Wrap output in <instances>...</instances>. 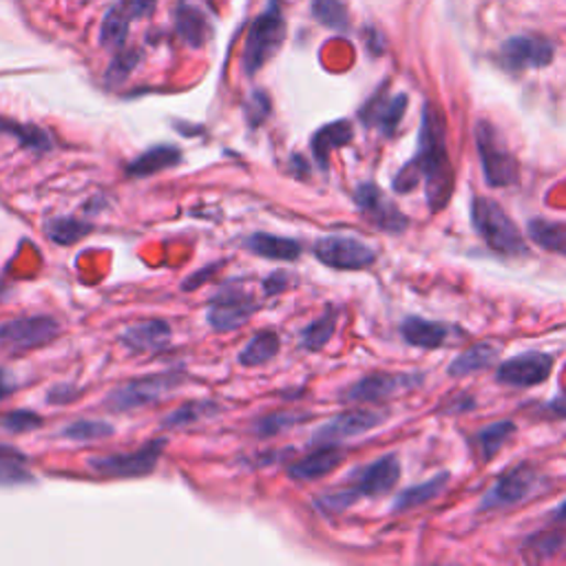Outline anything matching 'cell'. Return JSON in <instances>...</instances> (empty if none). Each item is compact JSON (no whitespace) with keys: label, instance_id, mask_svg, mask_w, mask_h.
Masks as SVG:
<instances>
[{"label":"cell","instance_id":"d4e9b609","mask_svg":"<svg viewBox=\"0 0 566 566\" xmlns=\"http://www.w3.org/2000/svg\"><path fill=\"white\" fill-rule=\"evenodd\" d=\"M401 334L410 345L425 347V349L441 347L447 341V328L443 323L419 319V317L406 319L401 325Z\"/></svg>","mask_w":566,"mask_h":566},{"label":"cell","instance_id":"d6a6232c","mask_svg":"<svg viewBox=\"0 0 566 566\" xmlns=\"http://www.w3.org/2000/svg\"><path fill=\"white\" fill-rule=\"evenodd\" d=\"M529 235L544 251L566 255V224L535 220L529 224Z\"/></svg>","mask_w":566,"mask_h":566},{"label":"cell","instance_id":"d6986e66","mask_svg":"<svg viewBox=\"0 0 566 566\" xmlns=\"http://www.w3.org/2000/svg\"><path fill=\"white\" fill-rule=\"evenodd\" d=\"M343 458H345V454L341 450H336V445H321L310 456L292 463L288 467V476L299 482L319 480V478L332 474L343 463Z\"/></svg>","mask_w":566,"mask_h":566},{"label":"cell","instance_id":"bcb514c9","mask_svg":"<svg viewBox=\"0 0 566 566\" xmlns=\"http://www.w3.org/2000/svg\"><path fill=\"white\" fill-rule=\"evenodd\" d=\"M218 266H220V264L211 266L207 273H204V270H202V273H198L193 279H186V281H184V290H196V288H198V281H202V279H209V277H211V275L218 270Z\"/></svg>","mask_w":566,"mask_h":566},{"label":"cell","instance_id":"30bf717a","mask_svg":"<svg viewBox=\"0 0 566 566\" xmlns=\"http://www.w3.org/2000/svg\"><path fill=\"white\" fill-rule=\"evenodd\" d=\"M354 202H356L360 215H365L376 229L384 233L399 235L410 224L408 218L397 209V204L390 202L376 184H360L354 193Z\"/></svg>","mask_w":566,"mask_h":566},{"label":"cell","instance_id":"52a82bcc","mask_svg":"<svg viewBox=\"0 0 566 566\" xmlns=\"http://www.w3.org/2000/svg\"><path fill=\"white\" fill-rule=\"evenodd\" d=\"M60 334V323L54 317H19L0 323V347L10 352H30Z\"/></svg>","mask_w":566,"mask_h":566},{"label":"cell","instance_id":"5b68a950","mask_svg":"<svg viewBox=\"0 0 566 566\" xmlns=\"http://www.w3.org/2000/svg\"><path fill=\"white\" fill-rule=\"evenodd\" d=\"M184 374L179 371H162V374H148L142 379H133L115 390H111L104 399V406L111 412H129V410H140L146 406H153L162 401L164 397L173 395L181 384Z\"/></svg>","mask_w":566,"mask_h":566},{"label":"cell","instance_id":"ab89813d","mask_svg":"<svg viewBox=\"0 0 566 566\" xmlns=\"http://www.w3.org/2000/svg\"><path fill=\"white\" fill-rule=\"evenodd\" d=\"M140 63V52H118L109 71H107V80L113 85V82H122L131 76V71L137 67Z\"/></svg>","mask_w":566,"mask_h":566},{"label":"cell","instance_id":"603a6c76","mask_svg":"<svg viewBox=\"0 0 566 566\" xmlns=\"http://www.w3.org/2000/svg\"><path fill=\"white\" fill-rule=\"evenodd\" d=\"M131 10L129 5L124 3V0H120V3H115L109 14L104 16L102 21V27H100V45L104 49H111V52H120L126 43V36H129V23H131Z\"/></svg>","mask_w":566,"mask_h":566},{"label":"cell","instance_id":"ffe728a7","mask_svg":"<svg viewBox=\"0 0 566 566\" xmlns=\"http://www.w3.org/2000/svg\"><path fill=\"white\" fill-rule=\"evenodd\" d=\"M352 137H354V129L347 120H336V122H330V124L321 126L310 140L314 162L325 170L328 162H330V155L336 148L347 146L352 142Z\"/></svg>","mask_w":566,"mask_h":566},{"label":"cell","instance_id":"277c9868","mask_svg":"<svg viewBox=\"0 0 566 566\" xmlns=\"http://www.w3.org/2000/svg\"><path fill=\"white\" fill-rule=\"evenodd\" d=\"M476 148L480 155L485 181L491 188H504L518 181L520 177L518 159L507 148L500 131L489 120L476 122Z\"/></svg>","mask_w":566,"mask_h":566},{"label":"cell","instance_id":"c3c4849f","mask_svg":"<svg viewBox=\"0 0 566 566\" xmlns=\"http://www.w3.org/2000/svg\"><path fill=\"white\" fill-rule=\"evenodd\" d=\"M555 518H557V520H566V502L557 509V515H555Z\"/></svg>","mask_w":566,"mask_h":566},{"label":"cell","instance_id":"4dcf8cb0","mask_svg":"<svg viewBox=\"0 0 566 566\" xmlns=\"http://www.w3.org/2000/svg\"><path fill=\"white\" fill-rule=\"evenodd\" d=\"M0 135H12L25 148H32V151H49L54 146L49 133L36 124H19L0 118Z\"/></svg>","mask_w":566,"mask_h":566},{"label":"cell","instance_id":"cb8c5ba5","mask_svg":"<svg viewBox=\"0 0 566 566\" xmlns=\"http://www.w3.org/2000/svg\"><path fill=\"white\" fill-rule=\"evenodd\" d=\"M246 246L251 253L266 257V259H275V262H295L301 255L299 242L268 235V233H255L253 237H248Z\"/></svg>","mask_w":566,"mask_h":566},{"label":"cell","instance_id":"f546056e","mask_svg":"<svg viewBox=\"0 0 566 566\" xmlns=\"http://www.w3.org/2000/svg\"><path fill=\"white\" fill-rule=\"evenodd\" d=\"M220 412V406L215 401H191L181 408H177L175 412H170L162 428L164 430H177V428H186V425H193L200 421H207L211 417H215Z\"/></svg>","mask_w":566,"mask_h":566},{"label":"cell","instance_id":"60d3db41","mask_svg":"<svg viewBox=\"0 0 566 566\" xmlns=\"http://www.w3.org/2000/svg\"><path fill=\"white\" fill-rule=\"evenodd\" d=\"M246 115H248V122L253 126H259L270 115V100H268V96L264 91L253 93L251 102L246 104Z\"/></svg>","mask_w":566,"mask_h":566},{"label":"cell","instance_id":"7bdbcfd3","mask_svg":"<svg viewBox=\"0 0 566 566\" xmlns=\"http://www.w3.org/2000/svg\"><path fill=\"white\" fill-rule=\"evenodd\" d=\"M157 8V0H129V10L133 19H146Z\"/></svg>","mask_w":566,"mask_h":566},{"label":"cell","instance_id":"ba28073f","mask_svg":"<svg viewBox=\"0 0 566 566\" xmlns=\"http://www.w3.org/2000/svg\"><path fill=\"white\" fill-rule=\"evenodd\" d=\"M255 310H257V301L248 290L229 286L211 299L207 310V321L218 332H233L246 325L248 319L255 314Z\"/></svg>","mask_w":566,"mask_h":566},{"label":"cell","instance_id":"7a4b0ae2","mask_svg":"<svg viewBox=\"0 0 566 566\" xmlns=\"http://www.w3.org/2000/svg\"><path fill=\"white\" fill-rule=\"evenodd\" d=\"M471 224L476 233L485 240V244L504 255V257H522L526 255V242L504 209L487 198H476L471 202Z\"/></svg>","mask_w":566,"mask_h":566},{"label":"cell","instance_id":"9c48e42d","mask_svg":"<svg viewBox=\"0 0 566 566\" xmlns=\"http://www.w3.org/2000/svg\"><path fill=\"white\" fill-rule=\"evenodd\" d=\"M314 255L321 264L336 270H363L376 262V253L367 244L343 235L319 240L314 244Z\"/></svg>","mask_w":566,"mask_h":566},{"label":"cell","instance_id":"ee69618b","mask_svg":"<svg viewBox=\"0 0 566 566\" xmlns=\"http://www.w3.org/2000/svg\"><path fill=\"white\" fill-rule=\"evenodd\" d=\"M16 381H14V376H12V371L10 369H5V367H0V401H5L8 397H12L14 392H16Z\"/></svg>","mask_w":566,"mask_h":566},{"label":"cell","instance_id":"e0dca14e","mask_svg":"<svg viewBox=\"0 0 566 566\" xmlns=\"http://www.w3.org/2000/svg\"><path fill=\"white\" fill-rule=\"evenodd\" d=\"M408 109V96L397 93L392 98L376 96L360 109V120L367 126H379L384 135H392L401 124Z\"/></svg>","mask_w":566,"mask_h":566},{"label":"cell","instance_id":"4fadbf2b","mask_svg":"<svg viewBox=\"0 0 566 566\" xmlns=\"http://www.w3.org/2000/svg\"><path fill=\"white\" fill-rule=\"evenodd\" d=\"M540 474L529 467V465H520L515 469H511L509 474H504L493 487L491 491L485 496L480 509H500V507H511L518 504L526 498H531L537 487H540Z\"/></svg>","mask_w":566,"mask_h":566},{"label":"cell","instance_id":"f6af8a7d","mask_svg":"<svg viewBox=\"0 0 566 566\" xmlns=\"http://www.w3.org/2000/svg\"><path fill=\"white\" fill-rule=\"evenodd\" d=\"M288 284H290V279H288L286 273H275L273 277L266 279L264 288H266L268 295H279V292H284L288 288Z\"/></svg>","mask_w":566,"mask_h":566},{"label":"cell","instance_id":"1f68e13d","mask_svg":"<svg viewBox=\"0 0 566 566\" xmlns=\"http://www.w3.org/2000/svg\"><path fill=\"white\" fill-rule=\"evenodd\" d=\"M27 458L8 445H0V485L3 487H16L34 482V476L23 467Z\"/></svg>","mask_w":566,"mask_h":566},{"label":"cell","instance_id":"b9f144b4","mask_svg":"<svg viewBox=\"0 0 566 566\" xmlns=\"http://www.w3.org/2000/svg\"><path fill=\"white\" fill-rule=\"evenodd\" d=\"M78 395H80V390L74 388V386H56V388L49 392L47 403H52V406H65V403L76 401Z\"/></svg>","mask_w":566,"mask_h":566},{"label":"cell","instance_id":"6da1fadb","mask_svg":"<svg viewBox=\"0 0 566 566\" xmlns=\"http://www.w3.org/2000/svg\"><path fill=\"white\" fill-rule=\"evenodd\" d=\"M419 186L425 188L428 207L434 213L450 204L454 193V166L447 151L445 118L432 102L423 104L417 155L395 177L397 193H412Z\"/></svg>","mask_w":566,"mask_h":566},{"label":"cell","instance_id":"f35d334b","mask_svg":"<svg viewBox=\"0 0 566 566\" xmlns=\"http://www.w3.org/2000/svg\"><path fill=\"white\" fill-rule=\"evenodd\" d=\"M43 425V419L34 412H25V410H16L10 414L0 417V430H5L10 434H25V432H34Z\"/></svg>","mask_w":566,"mask_h":566},{"label":"cell","instance_id":"5bb4252c","mask_svg":"<svg viewBox=\"0 0 566 566\" xmlns=\"http://www.w3.org/2000/svg\"><path fill=\"white\" fill-rule=\"evenodd\" d=\"M384 421H386V414L376 412V410H352V412L339 414L336 419H332L323 428H319L312 436V443L339 445L347 439H356L374 428H379Z\"/></svg>","mask_w":566,"mask_h":566},{"label":"cell","instance_id":"3957f363","mask_svg":"<svg viewBox=\"0 0 566 566\" xmlns=\"http://www.w3.org/2000/svg\"><path fill=\"white\" fill-rule=\"evenodd\" d=\"M284 38H286V21L281 14V5L279 0H270L268 10L257 16V21L248 32L244 58H242L244 71L248 76H255L257 71H262L266 63L279 52V47L284 45Z\"/></svg>","mask_w":566,"mask_h":566},{"label":"cell","instance_id":"8992f818","mask_svg":"<svg viewBox=\"0 0 566 566\" xmlns=\"http://www.w3.org/2000/svg\"><path fill=\"white\" fill-rule=\"evenodd\" d=\"M164 447H166L164 441H151L148 445L135 452L93 456L87 460V467L102 478H142L155 471Z\"/></svg>","mask_w":566,"mask_h":566},{"label":"cell","instance_id":"2e32d148","mask_svg":"<svg viewBox=\"0 0 566 566\" xmlns=\"http://www.w3.org/2000/svg\"><path fill=\"white\" fill-rule=\"evenodd\" d=\"M500 60L511 71L542 69L553 60V45L540 36H513L502 45Z\"/></svg>","mask_w":566,"mask_h":566},{"label":"cell","instance_id":"8d00e7d4","mask_svg":"<svg viewBox=\"0 0 566 566\" xmlns=\"http://www.w3.org/2000/svg\"><path fill=\"white\" fill-rule=\"evenodd\" d=\"M115 430L102 421H76L63 430V439L74 443H93L113 436Z\"/></svg>","mask_w":566,"mask_h":566},{"label":"cell","instance_id":"74e56055","mask_svg":"<svg viewBox=\"0 0 566 566\" xmlns=\"http://www.w3.org/2000/svg\"><path fill=\"white\" fill-rule=\"evenodd\" d=\"M303 419L306 417H299V414H292V412H275V414H268V417H264L255 423V434H259L262 439H273V436L295 428Z\"/></svg>","mask_w":566,"mask_h":566},{"label":"cell","instance_id":"44dd1931","mask_svg":"<svg viewBox=\"0 0 566 566\" xmlns=\"http://www.w3.org/2000/svg\"><path fill=\"white\" fill-rule=\"evenodd\" d=\"M177 34L188 47L200 49L207 45L209 34H211L209 19L204 16L202 10H198L193 5H181L177 10Z\"/></svg>","mask_w":566,"mask_h":566},{"label":"cell","instance_id":"8fae6325","mask_svg":"<svg viewBox=\"0 0 566 566\" xmlns=\"http://www.w3.org/2000/svg\"><path fill=\"white\" fill-rule=\"evenodd\" d=\"M423 384L421 374H369L345 392L349 403H379L399 392L414 390Z\"/></svg>","mask_w":566,"mask_h":566},{"label":"cell","instance_id":"83f0119b","mask_svg":"<svg viewBox=\"0 0 566 566\" xmlns=\"http://www.w3.org/2000/svg\"><path fill=\"white\" fill-rule=\"evenodd\" d=\"M450 482V474H439L434 478H430L428 482H421L417 487L406 489L392 504V511L401 513V511H410L414 507H421L425 502H432L434 498H439L443 493V489Z\"/></svg>","mask_w":566,"mask_h":566},{"label":"cell","instance_id":"9a60e30c","mask_svg":"<svg viewBox=\"0 0 566 566\" xmlns=\"http://www.w3.org/2000/svg\"><path fill=\"white\" fill-rule=\"evenodd\" d=\"M401 478V463L395 454L384 456L379 460H374L371 465L363 467L354 476V485L349 487L354 496L360 498H379L390 493Z\"/></svg>","mask_w":566,"mask_h":566},{"label":"cell","instance_id":"e575fe53","mask_svg":"<svg viewBox=\"0 0 566 566\" xmlns=\"http://www.w3.org/2000/svg\"><path fill=\"white\" fill-rule=\"evenodd\" d=\"M91 231H93L91 224L76 220V218H56V220L47 222V235L52 237V242L63 244V246H71V244L80 242Z\"/></svg>","mask_w":566,"mask_h":566},{"label":"cell","instance_id":"836d02e7","mask_svg":"<svg viewBox=\"0 0 566 566\" xmlns=\"http://www.w3.org/2000/svg\"><path fill=\"white\" fill-rule=\"evenodd\" d=\"M336 330V312L330 308L301 332V345L310 352L323 349Z\"/></svg>","mask_w":566,"mask_h":566},{"label":"cell","instance_id":"7dc6e473","mask_svg":"<svg viewBox=\"0 0 566 566\" xmlns=\"http://www.w3.org/2000/svg\"><path fill=\"white\" fill-rule=\"evenodd\" d=\"M548 410L555 412V414H559V417H566V397L555 399V401L548 406Z\"/></svg>","mask_w":566,"mask_h":566},{"label":"cell","instance_id":"7c38bea8","mask_svg":"<svg viewBox=\"0 0 566 566\" xmlns=\"http://www.w3.org/2000/svg\"><path fill=\"white\" fill-rule=\"evenodd\" d=\"M553 369V356L544 352H524L504 360L498 367L496 379L509 388H533L544 384Z\"/></svg>","mask_w":566,"mask_h":566},{"label":"cell","instance_id":"7402d4cb","mask_svg":"<svg viewBox=\"0 0 566 566\" xmlns=\"http://www.w3.org/2000/svg\"><path fill=\"white\" fill-rule=\"evenodd\" d=\"M179 162H181L179 148L159 144V146H153L151 151L142 153L137 159H133V162L126 166V173H129L131 177H148V175L162 173V170H166V168H173V166H177Z\"/></svg>","mask_w":566,"mask_h":566},{"label":"cell","instance_id":"f1b7e54d","mask_svg":"<svg viewBox=\"0 0 566 566\" xmlns=\"http://www.w3.org/2000/svg\"><path fill=\"white\" fill-rule=\"evenodd\" d=\"M515 434V425L511 421H498V423H491L487 425L485 430H480L476 434V452H478V458L482 463H489L502 447L504 443Z\"/></svg>","mask_w":566,"mask_h":566},{"label":"cell","instance_id":"d590c367","mask_svg":"<svg viewBox=\"0 0 566 566\" xmlns=\"http://www.w3.org/2000/svg\"><path fill=\"white\" fill-rule=\"evenodd\" d=\"M312 16L328 30L345 32L349 25L345 5L341 0H312Z\"/></svg>","mask_w":566,"mask_h":566},{"label":"cell","instance_id":"4316f807","mask_svg":"<svg viewBox=\"0 0 566 566\" xmlns=\"http://www.w3.org/2000/svg\"><path fill=\"white\" fill-rule=\"evenodd\" d=\"M279 349H281L279 334L273 330H262L246 343V347L240 352L237 360L244 367H259V365H266L268 360H273L279 354Z\"/></svg>","mask_w":566,"mask_h":566},{"label":"cell","instance_id":"ac0fdd59","mask_svg":"<svg viewBox=\"0 0 566 566\" xmlns=\"http://www.w3.org/2000/svg\"><path fill=\"white\" fill-rule=\"evenodd\" d=\"M170 341V325L162 319H146L140 323L129 325L120 334V343L133 352V354H144V352H157Z\"/></svg>","mask_w":566,"mask_h":566},{"label":"cell","instance_id":"484cf974","mask_svg":"<svg viewBox=\"0 0 566 566\" xmlns=\"http://www.w3.org/2000/svg\"><path fill=\"white\" fill-rule=\"evenodd\" d=\"M498 345L493 343H476L471 345L469 349H465L460 356H456L450 365V374L454 376V379H458V376H469V374H476L480 369H487L496 363L498 358Z\"/></svg>","mask_w":566,"mask_h":566}]
</instances>
